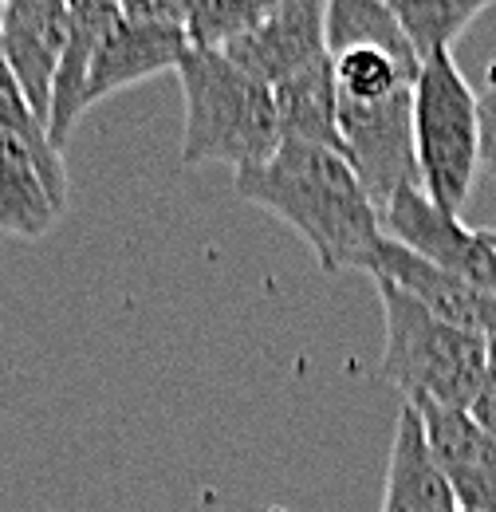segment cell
<instances>
[{"instance_id":"cell-24","label":"cell","mask_w":496,"mask_h":512,"mask_svg":"<svg viewBox=\"0 0 496 512\" xmlns=\"http://www.w3.org/2000/svg\"><path fill=\"white\" fill-rule=\"evenodd\" d=\"M489 233V245H493V256H496V229H485Z\"/></svg>"},{"instance_id":"cell-4","label":"cell","mask_w":496,"mask_h":512,"mask_svg":"<svg viewBox=\"0 0 496 512\" xmlns=\"http://www.w3.org/2000/svg\"><path fill=\"white\" fill-rule=\"evenodd\" d=\"M414 150L422 190L449 213H461L481 166L477 91L453 64V52L422 60L414 83Z\"/></svg>"},{"instance_id":"cell-7","label":"cell","mask_w":496,"mask_h":512,"mask_svg":"<svg viewBox=\"0 0 496 512\" xmlns=\"http://www.w3.org/2000/svg\"><path fill=\"white\" fill-rule=\"evenodd\" d=\"M252 79L276 87L327 52V0H284L252 32L221 48Z\"/></svg>"},{"instance_id":"cell-1","label":"cell","mask_w":496,"mask_h":512,"mask_svg":"<svg viewBox=\"0 0 496 512\" xmlns=\"http://www.w3.org/2000/svg\"><path fill=\"white\" fill-rule=\"evenodd\" d=\"M233 190L241 201L292 225L327 276L347 268H374L378 245L386 237L382 213L343 154L284 138L268 162L237 170Z\"/></svg>"},{"instance_id":"cell-25","label":"cell","mask_w":496,"mask_h":512,"mask_svg":"<svg viewBox=\"0 0 496 512\" xmlns=\"http://www.w3.org/2000/svg\"><path fill=\"white\" fill-rule=\"evenodd\" d=\"M4 12H8V0H0V24H4Z\"/></svg>"},{"instance_id":"cell-23","label":"cell","mask_w":496,"mask_h":512,"mask_svg":"<svg viewBox=\"0 0 496 512\" xmlns=\"http://www.w3.org/2000/svg\"><path fill=\"white\" fill-rule=\"evenodd\" d=\"M469 414H473V422H477V426H481V430L496 442V343H493V351H489L485 383H481V390H477V398H473Z\"/></svg>"},{"instance_id":"cell-3","label":"cell","mask_w":496,"mask_h":512,"mask_svg":"<svg viewBox=\"0 0 496 512\" xmlns=\"http://www.w3.org/2000/svg\"><path fill=\"white\" fill-rule=\"evenodd\" d=\"M382 300V379L402 390L410 406H445L469 410L489 371L493 343L437 320L414 296H406L390 280H374Z\"/></svg>"},{"instance_id":"cell-11","label":"cell","mask_w":496,"mask_h":512,"mask_svg":"<svg viewBox=\"0 0 496 512\" xmlns=\"http://www.w3.org/2000/svg\"><path fill=\"white\" fill-rule=\"evenodd\" d=\"M189 48H193L189 32L178 24H138V20L119 16L111 24L107 40L99 44L95 64H91L83 107L91 111L95 103H103L107 95L123 91L130 83H142V79L162 75V71H178Z\"/></svg>"},{"instance_id":"cell-5","label":"cell","mask_w":496,"mask_h":512,"mask_svg":"<svg viewBox=\"0 0 496 512\" xmlns=\"http://www.w3.org/2000/svg\"><path fill=\"white\" fill-rule=\"evenodd\" d=\"M339 138L343 158L378 213L394 201V193L422 186L414 150V87L382 99H339Z\"/></svg>"},{"instance_id":"cell-17","label":"cell","mask_w":496,"mask_h":512,"mask_svg":"<svg viewBox=\"0 0 496 512\" xmlns=\"http://www.w3.org/2000/svg\"><path fill=\"white\" fill-rule=\"evenodd\" d=\"M382 4L394 12L414 52L426 60L434 52H449L493 0H382Z\"/></svg>"},{"instance_id":"cell-21","label":"cell","mask_w":496,"mask_h":512,"mask_svg":"<svg viewBox=\"0 0 496 512\" xmlns=\"http://www.w3.org/2000/svg\"><path fill=\"white\" fill-rule=\"evenodd\" d=\"M119 16L138 24H178L189 28L193 0H119Z\"/></svg>"},{"instance_id":"cell-10","label":"cell","mask_w":496,"mask_h":512,"mask_svg":"<svg viewBox=\"0 0 496 512\" xmlns=\"http://www.w3.org/2000/svg\"><path fill=\"white\" fill-rule=\"evenodd\" d=\"M410 406V402H406ZM441 477L449 481L461 512H496V442L473 422L469 410L414 406Z\"/></svg>"},{"instance_id":"cell-20","label":"cell","mask_w":496,"mask_h":512,"mask_svg":"<svg viewBox=\"0 0 496 512\" xmlns=\"http://www.w3.org/2000/svg\"><path fill=\"white\" fill-rule=\"evenodd\" d=\"M0 130H8V134H16L20 142H28V146L40 154V162H44L48 170L67 174V170H63V154L52 146L48 127L36 119L32 103L24 99L20 79L12 75V67H8V60H4V56H0Z\"/></svg>"},{"instance_id":"cell-6","label":"cell","mask_w":496,"mask_h":512,"mask_svg":"<svg viewBox=\"0 0 496 512\" xmlns=\"http://www.w3.org/2000/svg\"><path fill=\"white\" fill-rule=\"evenodd\" d=\"M382 233L437 268L496 292V256L485 229H465L457 213L441 209L422 186H406L382 209Z\"/></svg>"},{"instance_id":"cell-8","label":"cell","mask_w":496,"mask_h":512,"mask_svg":"<svg viewBox=\"0 0 496 512\" xmlns=\"http://www.w3.org/2000/svg\"><path fill=\"white\" fill-rule=\"evenodd\" d=\"M371 276L398 284L426 312H434L437 320L453 323L461 331H473V335L496 343V292H489V288L437 268V264L422 260L418 253L402 249L390 237H382V245H378Z\"/></svg>"},{"instance_id":"cell-9","label":"cell","mask_w":496,"mask_h":512,"mask_svg":"<svg viewBox=\"0 0 496 512\" xmlns=\"http://www.w3.org/2000/svg\"><path fill=\"white\" fill-rule=\"evenodd\" d=\"M67 8L63 0H8L0 24V56L24 87L36 119L48 127L52 111V83L67 44Z\"/></svg>"},{"instance_id":"cell-14","label":"cell","mask_w":496,"mask_h":512,"mask_svg":"<svg viewBox=\"0 0 496 512\" xmlns=\"http://www.w3.org/2000/svg\"><path fill=\"white\" fill-rule=\"evenodd\" d=\"M378 512H461L449 481L441 477L422 414L402 402L390 461H386V485H382V509Z\"/></svg>"},{"instance_id":"cell-12","label":"cell","mask_w":496,"mask_h":512,"mask_svg":"<svg viewBox=\"0 0 496 512\" xmlns=\"http://www.w3.org/2000/svg\"><path fill=\"white\" fill-rule=\"evenodd\" d=\"M67 205V174H56L16 134L0 130V229L20 241H40L56 229Z\"/></svg>"},{"instance_id":"cell-19","label":"cell","mask_w":496,"mask_h":512,"mask_svg":"<svg viewBox=\"0 0 496 512\" xmlns=\"http://www.w3.org/2000/svg\"><path fill=\"white\" fill-rule=\"evenodd\" d=\"M284 0H193L189 16V44L221 52L237 36L252 32L268 12H276Z\"/></svg>"},{"instance_id":"cell-22","label":"cell","mask_w":496,"mask_h":512,"mask_svg":"<svg viewBox=\"0 0 496 512\" xmlns=\"http://www.w3.org/2000/svg\"><path fill=\"white\" fill-rule=\"evenodd\" d=\"M477 119H481V162L496 174V64L485 75V91L477 95Z\"/></svg>"},{"instance_id":"cell-15","label":"cell","mask_w":496,"mask_h":512,"mask_svg":"<svg viewBox=\"0 0 496 512\" xmlns=\"http://www.w3.org/2000/svg\"><path fill=\"white\" fill-rule=\"evenodd\" d=\"M276 95V115H280V134L311 142V146H327L335 154H343V138H339V91H335V71L331 56L315 60L311 67L288 75L284 83L272 87Z\"/></svg>"},{"instance_id":"cell-18","label":"cell","mask_w":496,"mask_h":512,"mask_svg":"<svg viewBox=\"0 0 496 512\" xmlns=\"http://www.w3.org/2000/svg\"><path fill=\"white\" fill-rule=\"evenodd\" d=\"M331 71H335L339 99H382L402 87H414L422 67L406 64L390 52H378V48H351V52L331 56Z\"/></svg>"},{"instance_id":"cell-16","label":"cell","mask_w":496,"mask_h":512,"mask_svg":"<svg viewBox=\"0 0 496 512\" xmlns=\"http://www.w3.org/2000/svg\"><path fill=\"white\" fill-rule=\"evenodd\" d=\"M351 48H378L422 67V56L382 0H327V52L339 56Z\"/></svg>"},{"instance_id":"cell-2","label":"cell","mask_w":496,"mask_h":512,"mask_svg":"<svg viewBox=\"0 0 496 512\" xmlns=\"http://www.w3.org/2000/svg\"><path fill=\"white\" fill-rule=\"evenodd\" d=\"M178 83L186 99V166L225 162L233 170H248L268 162L284 142L272 87L241 71L225 52L189 48L178 64Z\"/></svg>"},{"instance_id":"cell-13","label":"cell","mask_w":496,"mask_h":512,"mask_svg":"<svg viewBox=\"0 0 496 512\" xmlns=\"http://www.w3.org/2000/svg\"><path fill=\"white\" fill-rule=\"evenodd\" d=\"M115 20H119V0H71L67 8V44H63L60 71L52 83V111H48V138L60 154L67 150L75 123L87 115L83 107L87 75Z\"/></svg>"},{"instance_id":"cell-26","label":"cell","mask_w":496,"mask_h":512,"mask_svg":"<svg viewBox=\"0 0 496 512\" xmlns=\"http://www.w3.org/2000/svg\"><path fill=\"white\" fill-rule=\"evenodd\" d=\"M63 4H71V0H63Z\"/></svg>"}]
</instances>
